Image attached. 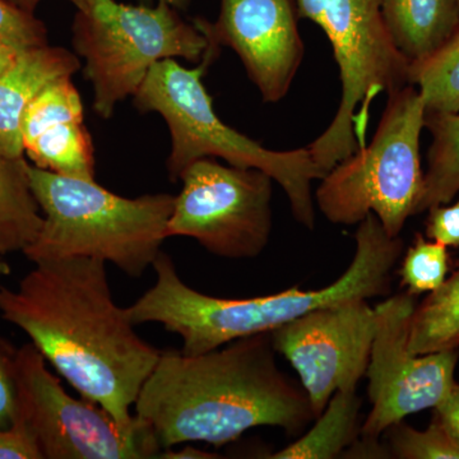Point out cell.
<instances>
[{
	"instance_id": "obj_4",
	"label": "cell",
	"mask_w": 459,
	"mask_h": 459,
	"mask_svg": "<svg viewBox=\"0 0 459 459\" xmlns=\"http://www.w3.org/2000/svg\"><path fill=\"white\" fill-rule=\"evenodd\" d=\"M220 45L208 40L204 57L195 68L165 59L151 68L133 99L142 113H157L170 132L171 151L168 171L171 181L197 160L220 157L238 168L259 169L279 183L291 204L296 221L316 228L314 180L325 177L314 161L309 147L273 151L235 131L220 119L204 78L216 62Z\"/></svg>"
},
{
	"instance_id": "obj_13",
	"label": "cell",
	"mask_w": 459,
	"mask_h": 459,
	"mask_svg": "<svg viewBox=\"0 0 459 459\" xmlns=\"http://www.w3.org/2000/svg\"><path fill=\"white\" fill-rule=\"evenodd\" d=\"M295 0H221L219 18L193 22L208 40L240 57L263 101L276 104L291 87L304 57Z\"/></svg>"
},
{
	"instance_id": "obj_1",
	"label": "cell",
	"mask_w": 459,
	"mask_h": 459,
	"mask_svg": "<svg viewBox=\"0 0 459 459\" xmlns=\"http://www.w3.org/2000/svg\"><path fill=\"white\" fill-rule=\"evenodd\" d=\"M105 265L86 256L35 263L16 290L0 289V314L84 400L129 424L161 351L114 303Z\"/></svg>"
},
{
	"instance_id": "obj_7",
	"label": "cell",
	"mask_w": 459,
	"mask_h": 459,
	"mask_svg": "<svg viewBox=\"0 0 459 459\" xmlns=\"http://www.w3.org/2000/svg\"><path fill=\"white\" fill-rule=\"evenodd\" d=\"M295 2L299 18L325 32L340 69V107L325 132L307 146L316 164L328 172L367 144L374 99L409 86L411 63L389 35L383 0Z\"/></svg>"
},
{
	"instance_id": "obj_24",
	"label": "cell",
	"mask_w": 459,
	"mask_h": 459,
	"mask_svg": "<svg viewBox=\"0 0 459 459\" xmlns=\"http://www.w3.org/2000/svg\"><path fill=\"white\" fill-rule=\"evenodd\" d=\"M0 38L16 45L21 50L48 44L44 23L33 14L21 11L0 0Z\"/></svg>"
},
{
	"instance_id": "obj_19",
	"label": "cell",
	"mask_w": 459,
	"mask_h": 459,
	"mask_svg": "<svg viewBox=\"0 0 459 459\" xmlns=\"http://www.w3.org/2000/svg\"><path fill=\"white\" fill-rule=\"evenodd\" d=\"M425 128L433 141L416 214L434 205L449 204L459 193V111L425 113Z\"/></svg>"
},
{
	"instance_id": "obj_25",
	"label": "cell",
	"mask_w": 459,
	"mask_h": 459,
	"mask_svg": "<svg viewBox=\"0 0 459 459\" xmlns=\"http://www.w3.org/2000/svg\"><path fill=\"white\" fill-rule=\"evenodd\" d=\"M17 350L0 337V430L18 422Z\"/></svg>"
},
{
	"instance_id": "obj_18",
	"label": "cell",
	"mask_w": 459,
	"mask_h": 459,
	"mask_svg": "<svg viewBox=\"0 0 459 459\" xmlns=\"http://www.w3.org/2000/svg\"><path fill=\"white\" fill-rule=\"evenodd\" d=\"M361 400L355 392H336L316 424L303 437L267 458L331 459L351 446L358 435Z\"/></svg>"
},
{
	"instance_id": "obj_20",
	"label": "cell",
	"mask_w": 459,
	"mask_h": 459,
	"mask_svg": "<svg viewBox=\"0 0 459 459\" xmlns=\"http://www.w3.org/2000/svg\"><path fill=\"white\" fill-rule=\"evenodd\" d=\"M409 346L415 355L458 350L459 270L416 305L411 316Z\"/></svg>"
},
{
	"instance_id": "obj_27",
	"label": "cell",
	"mask_w": 459,
	"mask_h": 459,
	"mask_svg": "<svg viewBox=\"0 0 459 459\" xmlns=\"http://www.w3.org/2000/svg\"><path fill=\"white\" fill-rule=\"evenodd\" d=\"M0 459H42L29 431L21 424L11 430H0Z\"/></svg>"
},
{
	"instance_id": "obj_16",
	"label": "cell",
	"mask_w": 459,
	"mask_h": 459,
	"mask_svg": "<svg viewBox=\"0 0 459 459\" xmlns=\"http://www.w3.org/2000/svg\"><path fill=\"white\" fill-rule=\"evenodd\" d=\"M382 13L392 40L411 65L430 56L459 27L457 0H383Z\"/></svg>"
},
{
	"instance_id": "obj_34",
	"label": "cell",
	"mask_w": 459,
	"mask_h": 459,
	"mask_svg": "<svg viewBox=\"0 0 459 459\" xmlns=\"http://www.w3.org/2000/svg\"><path fill=\"white\" fill-rule=\"evenodd\" d=\"M458 5H459V0H457Z\"/></svg>"
},
{
	"instance_id": "obj_9",
	"label": "cell",
	"mask_w": 459,
	"mask_h": 459,
	"mask_svg": "<svg viewBox=\"0 0 459 459\" xmlns=\"http://www.w3.org/2000/svg\"><path fill=\"white\" fill-rule=\"evenodd\" d=\"M18 422L42 459L160 458L161 446L134 415L123 424L98 403L66 394L32 342L17 350Z\"/></svg>"
},
{
	"instance_id": "obj_17",
	"label": "cell",
	"mask_w": 459,
	"mask_h": 459,
	"mask_svg": "<svg viewBox=\"0 0 459 459\" xmlns=\"http://www.w3.org/2000/svg\"><path fill=\"white\" fill-rule=\"evenodd\" d=\"M25 157L0 153V252H23L38 237L42 214L33 197Z\"/></svg>"
},
{
	"instance_id": "obj_8",
	"label": "cell",
	"mask_w": 459,
	"mask_h": 459,
	"mask_svg": "<svg viewBox=\"0 0 459 459\" xmlns=\"http://www.w3.org/2000/svg\"><path fill=\"white\" fill-rule=\"evenodd\" d=\"M165 0L155 7L89 0L72 26L75 54L93 87V108L110 119L120 101L140 90L151 68L165 59L199 63L208 47L204 32Z\"/></svg>"
},
{
	"instance_id": "obj_22",
	"label": "cell",
	"mask_w": 459,
	"mask_h": 459,
	"mask_svg": "<svg viewBox=\"0 0 459 459\" xmlns=\"http://www.w3.org/2000/svg\"><path fill=\"white\" fill-rule=\"evenodd\" d=\"M389 455L400 459H459V446L437 420L425 430L400 421L385 430Z\"/></svg>"
},
{
	"instance_id": "obj_14",
	"label": "cell",
	"mask_w": 459,
	"mask_h": 459,
	"mask_svg": "<svg viewBox=\"0 0 459 459\" xmlns=\"http://www.w3.org/2000/svg\"><path fill=\"white\" fill-rule=\"evenodd\" d=\"M22 142L26 155L38 168L95 180L92 138L72 77L50 83L32 100L23 115Z\"/></svg>"
},
{
	"instance_id": "obj_32",
	"label": "cell",
	"mask_w": 459,
	"mask_h": 459,
	"mask_svg": "<svg viewBox=\"0 0 459 459\" xmlns=\"http://www.w3.org/2000/svg\"><path fill=\"white\" fill-rule=\"evenodd\" d=\"M142 4H148V3L152 2V0H141ZM165 2H168L169 4H171L172 7H175L177 9H186L188 8V5L190 4V0H165Z\"/></svg>"
},
{
	"instance_id": "obj_28",
	"label": "cell",
	"mask_w": 459,
	"mask_h": 459,
	"mask_svg": "<svg viewBox=\"0 0 459 459\" xmlns=\"http://www.w3.org/2000/svg\"><path fill=\"white\" fill-rule=\"evenodd\" d=\"M434 410V419L443 425L459 446V383L453 385L449 394Z\"/></svg>"
},
{
	"instance_id": "obj_31",
	"label": "cell",
	"mask_w": 459,
	"mask_h": 459,
	"mask_svg": "<svg viewBox=\"0 0 459 459\" xmlns=\"http://www.w3.org/2000/svg\"><path fill=\"white\" fill-rule=\"evenodd\" d=\"M160 458H179V459H212L217 458V455H211V453L201 451V449L195 448V446H186V448L181 449L179 452H171L170 449L161 453Z\"/></svg>"
},
{
	"instance_id": "obj_21",
	"label": "cell",
	"mask_w": 459,
	"mask_h": 459,
	"mask_svg": "<svg viewBox=\"0 0 459 459\" xmlns=\"http://www.w3.org/2000/svg\"><path fill=\"white\" fill-rule=\"evenodd\" d=\"M410 81L421 93L427 113H458L459 27L430 56L411 65Z\"/></svg>"
},
{
	"instance_id": "obj_15",
	"label": "cell",
	"mask_w": 459,
	"mask_h": 459,
	"mask_svg": "<svg viewBox=\"0 0 459 459\" xmlns=\"http://www.w3.org/2000/svg\"><path fill=\"white\" fill-rule=\"evenodd\" d=\"M77 54L65 48H29L0 75V153L11 159L25 157L22 120L32 100L45 87L80 71Z\"/></svg>"
},
{
	"instance_id": "obj_26",
	"label": "cell",
	"mask_w": 459,
	"mask_h": 459,
	"mask_svg": "<svg viewBox=\"0 0 459 459\" xmlns=\"http://www.w3.org/2000/svg\"><path fill=\"white\" fill-rule=\"evenodd\" d=\"M427 237L446 247H459V199L452 205L429 208Z\"/></svg>"
},
{
	"instance_id": "obj_6",
	"label": "cell",
	"mask_w": 459,
	"mask_h": 459,
	"mask_svg": "<svg viewBox=\"0 0 459 459\" xmlns=\"http://www.w3.org/2000/svg\"><path fill=\"white\" fill-rule=\"evenodd\" d=\"M425 113L413 84L388 96L370 143L338 162L316 190V204L328 221L356 225L371 212L389 237H400L424 188L420 137Z\"/></svg>"
},
{
	"instance_id": "obj_33",
	"label": "cell",
	"mask_w": 459,
	"mask_h": 459,
	"mask_svg": "<svg viewBox=\"0 0 459 459\" xmlns=\"http://www.w3.org/2000/svg\"><path fill=\"white\" fill-rule=\"evenodd\" d=\"M4 255L2 252H0V277L7 276V274L11 273V267L7 262H5Z\"/></svg>"
},
{
	"instance_id": "obj_12",
	"label": "cell",
	"mask_w": 459,
	"mask_h": 459,
	"mask_svg": "<svg viewBox=\"0 0 459 459\" xmlns=\"http://www.w3.org/2000/svg\"><path fill=\"white\" fill-rule=\"evenodd\" d=\"M353 299L312 310L272 331V343L300 377L316 419L336 392H355L369 367L376 309Z\"/></svg>"
},
{
	"instance_id": "obj_23",
	"label": "cell",
	"mask_w": 459,
	"mask_h": 459,
	"mask_svg": "<svg viewBox=\"0 0 459 459\" xmlns=\"http://www.w3.org/2000/svg\"><path fill=\"white\" fill-rule=\"evenodd\" d=\"M448 271V247L418 234L402 262V285L411 295L433 292L443 285Z\"/></svg>"
},
{
	"instance_id": "obj_30",
	"label": "cell",
	"mask_w": 459,
	"mask_h": 459,
	"mask_svg": "<svg viewBox=\"0 0 459 459\" xmlns=\"http://www.w3.org/2000/svg\"><path fill=\"white\" fill-rule=\"evenodd\" d=\"M4 2L21 9V11L26 12V13L33 14V11H35L41 0H4ZM68 2H71L77 8V11H86L87 7H89V0H68Z\"/></svg>"
},
{
	"instance_id": "obj_29",
	"label": "cell",
	"mask_w": 459,
	"mask_h": 459,
	"mask_svg": "<svg viewBox=\"0 0 459 459\" xmlns=\"http://www.w3.org/2000/svg\"><path fill=\"white\" fill-rule=\"evenodd\" d=\"M21 51L22 50L16 45L0 38V75L4 74L14 65Z\"/></svg>"
},
{
	"instance_id": "obj_3",
	"label": "cell",
	"mask_w": 459,
	"mask_h": 459,
	"mask_svg": "<svg viewBox=\"0 0 459 459\" xmlns=\"http://www.w3.org/2000/svg\"><path fill=\"white\" fill-rule=\"evenodd\" d=\"M355 255L340 279L319 290L294 287L280 294L221 299L202 294L181 281L165 253L153 262L156 283L126 316L134 325L159 323L183 340L184 355H201L238 338L272 332L312 310L353 299L389 294L392 272L403 252V240L386 234L374 213L359 223Z\"/></svg>"
},
{
	"instance_id": "obj_5",
	"label": "cell",
	"mask_w": 459,
	"mask_h": 459,
	"mask_svg": "<svg viewBox=\"0 0 459 459\" xmlns=\"http://www.w3.org/2000/svg\"><path fill=\"white\" fill-rule=\"evenodd\" d=\"M27 174L42 212L40 231L23 250L33 264L86 256L141 277L161 253L174 195L120 197L95 180L30 164Z\"/></svg>"
},
{
	"instance_id": "obj_10",
	"label": "cell",
	"mask_w": 459,
	"mask_h": 459,
	"mask_svg": "<svg viewBox=\"0 0 459 459\" xmlns=\"http://www.w3.org/2000/svg\"><path fill=\"white\" fill-rule=\"evenodd\" d=\"M168 237L197 240L207 252L250 259L268 246L272 232L273 179L252 168L222 165L212 157L181 172Z\"/></svg>"
},
{
	"instance_id": "obj_2",
	"label": "cell",
	"mask_w": 459,
	"mask_h": 459,
	"mask_svg": "<svg viewBox=\"0 0 459 459\" xmlns=\"http://www.w3.org/2000/svg\"><path fill=\"white\" fill-rule=\"evenodd\" d=\"M271 332L184 355L161 351L135 401L162 452L178 444L222 446L258 427L290 437L316 420L303 389L280 369Z\"/></svg>"
},
{
	"instance_id": "obj_11",
	"label": "cell",
	"mask_w": 459,
	"mask_h": 459,
	"mask_svg": "<svg viewBox=\"0 0 459 459\" xmlns=\"http://www.w3.org/2000/svg\"><path fill=\"white\" fill-rule=\"evenodd\" d=\"M413 295L398 294L376 307L368 394L371 411L361 427L362 439L377 440L407 416L435 409L455 385L458 350L415 355L409 346Z\"/></svg>"
}]
</instances>
